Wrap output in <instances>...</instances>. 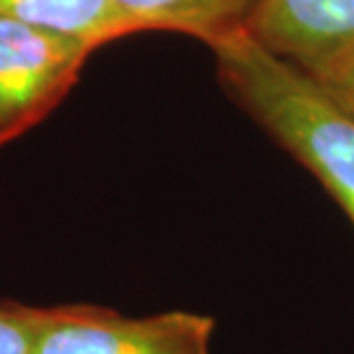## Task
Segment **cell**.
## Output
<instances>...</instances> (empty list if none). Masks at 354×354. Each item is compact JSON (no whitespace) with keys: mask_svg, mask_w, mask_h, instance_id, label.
<instances>
[{"mask_svg":"<svg viewBox=\"0 0 354 354\" xmlns=\"http://www.w3.org/2000/svg\"><path fill=\"white\" fill-rule=\"evenodd\" d=\"M260 0H113L131 32L187 35L209 48L249 32Z\"/></svg>","mask_w":354,"mask_h":354,"instance_id":"5b68a950","label":"cell"},{"mask_svg":"<svg viewBox=\"0 0 354 354\" xmlns=\"http://www.w3.org/2000/svg\"><path fill=\"white\" fill-rule=\"evenodd\" d=\"M35 329L32 306L19 301H0V354H32Z\"/></svg>","mask_w":354,"mask_h":354,"instance_id":"52a82bcc","label":"cell"},{"mask_svg":"<svg viewBox=\"0 0 354 354\" xmlns=\"http://www.w3.org/2000/svg\"><path fill=\"white\" fill-rule=\"evenodd\" d=\"M0 17L67 35L95 48L133 35L113 0H0Z\"/></svg>","mask_w":354,"mask_h":354,"instance_id":"8992f818","label":"cell"},{"mask_svg":"<svg viewBox=\"0 0 354 354\" xmlns=\"http://www.w3.org/2000/svg\"><path fill=\"white\" fill-rule=\"evenodd\" d=\"M97 48L0 17V147L39 124L79 81Z\"/></svg>","mask_w":354,"mask_h":354,"instance_id":"3957f363","label":"cell"},{"mask_svg":"<svg viewBox=\"0 0 354 354\" xmlns=\"http://www.w3.org/2000/svg\"><path fill=\"white\" fill-rule=\"evenodd\" d=\"M32 354H212L214 317L191 310L124 315L65 304L32 306Z\"/></svg>","mask_w":354,"mask_h":354,"instance_id":"7a4b0ae2","label":"cell"},{"mask_svg":"<svg viewBox=\"0 0 354 354\" xmlns=\"http://www.w3.org/2000/svg\"><path fill=\"white\" fill-rule=\"evenodd\" d=\"M246 35L320 76L354 41V0H260Z\"/></svg>","mask_w":354,"mask_h":354,"instance_id":"277c9868","label":"cell"},{"mask_svg":"<svg viewBox=\"0 0 354 354\" xmlns=\"http://www.w3.org/2000/svg\"><path fill=\"white\" fill-rule=\"evenodd\" d=\"M336 97L345 109L354 113V41L324 69L320 76H313Z\"/></svg>","mask_w":354,"mask_h":354,"instance_id":"ba28073f","label":"cell"},{"mask_svg":"<svg viewBox=\"0 0 354 354\" xmlns=\"http://www.w3.org/2000/svg\"><path fill=\"white\" fill-rule=\"evenodd\" d=\"M212 53L225 95L322 184L354 225V113L249 35Z\"/></svg>","mask_w":354,"mask_h":354,"instance_id":"6da1fadb","label":"cell"}]
</instances>
